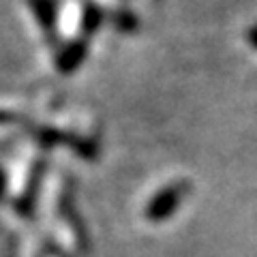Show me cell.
<instances>
[{
    "label": "cell",
    "instance_id": "6da1fadb",
    "mask_svg": "<svg viewBox=\"0 0 257 257\" xmlns=\"http://www.w3.org/2000/svg\"><path fill=\"white\" fill-rule=\"evenodd\" d=\"M187 195V184L184 182H174L161 189L157 195L150 197L146 206V219L150 223H163L178 210L180 202Z\"/></svg>",
    "mask_w": 257,
    "mask_h": 257
},
{
    "label": "cell",
    "instance_id": "7a4b0ae2",
    "mask_svg": "<svg viewBox=\"0 0 257 257\" xmlns=\"http://www.w3.org/2000/svg\"><path fill=\"white\" fill-rule=\"evenodd\" d=\"M86 56H88V43L77 39V41H71L60 50V54L56 56V67H58L62 75H71L73 71L82 67Z\"/></svg>",
    "mask_w": 257,
    "mask_h": 257
},
{
    "label": "cell",
    "instance_id": "3957f363",
    "mask_svg": "<svg viewBox=\"0 0 257 257\" xmlns=\"http://www.w3.org/2000/svg\"><path fill=\"white\" fill-rule=\"evenodd\" d=\"M43 170H45V163L41 161L35 170V174L30 176V180H28V184H26V191L20 195V199H18V212L20 214H24V216H28L30 212H32V208H35V202H37V193H39V187H41V180H43Z\"/></svg>",
    "mask_w": 257,
    "mask_h": 257
},
{
    "label": "cell",
    "instance_id": "277c9868",
    "mask_svg": "<svg viewBox=\"0 0 257 257\" xmlns=\"http://www.w3.org/2000/svg\"><path fill=\"white\" fill-rule=\"evenodd\" d=\"M28 3L37 22L47 32V37H52L56 32V3L54 0H28Z\"/></svg>",
    "mask_w": 257,
    "mask_h": 257
},
{
    "label": "cell",
    "instance_id": "5b68a950",
    "mask_svg": "<svg viewBox=\"0 0 257 257\" xmlns=\"http://www.w3.org/2000/svg\"><path fill=\"white\" fill-rule=\"evenodd\" d=\"M101 24H103V11L96 5H86L82 18V32L84 35H92V32L99 30Z\"/></svg>",
    "mask_w": 257,
    "mask_h": 257
},
{
    "label": "cell",
    "instance_id": "8992f818",
    "mask_svg": "<svg viewBox=\"0 0 257 257\" xmlns=\"http://www.w3.org/2000/svg\"><path fill=\"white\" fill-rule=\"evenodd\" d=\"M116 26L120 30H133V28H138V18H133L128 11H122V13H118Z\"/></svg>",
    "mask_w": 257,
    "mask_h": 257
},
{
    "label": "cell",
    "instance_id": "52a82bcc",
    "mask_svg": "<svg viewBox=\"0 0 257 257\" xmlns=\"http://www.w3.org/2000/svg\"><path fill=\"white\" fill-rule=\"evenodd\" d=\"M5 195H7V176L3 167H0V199H5Z\"/></svg>",
    "mask_w": 257,
    "mask_h": 257
},
{
    "label": "cell",
    "instance_id": "ba28073f",
    "mask_svg": "<svg viewBox=\"0 0 257 257\" xmlns=\"http://www.w3.org/2000/svg\"><path fill=\"white\" fill-rule=\"evenodd\" d=\"M248 39H251V43L257 47V28H253L251 32H248Z\"/></svg>",
    "mask_w": 257,
    "mask_h": 257
}]
</instances>
